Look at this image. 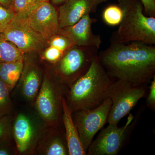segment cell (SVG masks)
I'll list each match as a JSON object with an SVG mask.
<instances>
[{"label": "cell", "mask_w": 155, "mask_h": 155, "mask_svg": "<svg viewBox=\"0 0 155 155\" xmlns=\"http://www.w3.org/2000/svg\"><path fill=\"white\" fill-rule=\"evenodd\" d=\"M47 141L43 148L42 153L47 155H69L66 137L56 131Z\"/></svg>", "instance_id": "17"}, {"label": "cell", "mask_w": 155, "mask_h": 155, "mask_svg": "<svg viewBox=\"0 0 155 155\" xmlns=\"http://www.w3.org/2000/svg\"><path fill=\"white\" fill-rule=\"evenodd\" d=\"M13 125L11 117L7 114H0V143L11 142Z\"/></svg>", "instance_id": "20"}, {"label": "cell", "mask_w": 155, "mask_h": 155, "mask_svg": "<svg viewBox=\"0 0 155 155\" xmlns=\"http://www.w3.org/2000/svg\"><path fill=\"white\" fill-rule=\"evenodd\" d=\"M147 16L155 17V0H140Z\"/></svg>", "instance_id": "27"}, {"label": "cell", "mask_w": 155, "mask_h": 155, "mask_svg": "<svg viewBox=\"0 0 155 155\" xmlns=\"http://www.w3.org/2000/svg\"><path fill=\"white\" fill-rule=\"evenodd\" d=\"M13 135L19 153L26 152L30 149L34 140V128L30 119L24 114H19L15 119Z\"/></svg>", "instance_id": "14"}, {"label": "cell", "mask_w": 155, "mask_h": 155, "mask_svg": "<svg viewBox=\"0 0 155 155\" xmlns=\"http://www.w3.org/2000/svg\"><path fill=\"white\" fill-rule=\"evenodd\" d=\"M14 0H0V4L6 8H12Z\"/></svg>", "instance_id": "29"}, {"label": "cell", "mask_w": 155, "mask_h": 155, "mask_svg": "<svg viewBox=\"0 0 155 155\" xmlns=\"http://www.w3.org/2000/svg\"><path fill=\"white\" fill-rule=\"evenodd\" d=\"M24 53L0 33V63L15 62L24 59Z\"/></svg>", "instance_id": "18"}, {"label": "cell", "mask_w": 155, "mask_h": 155, "mask_svg": "<svg viewBox=\"0 0 155 155\" xmlns=\"http://www.w3.org/2000/svg\"><path fill=\"white\" fill-rule=\"evenodd\" d=\"M2 34L24 53L39 51L48 41L31 27L26 14H15Z\"/></svg>", "instance_id": "8"}, {"label": "cell", "mask_w": 155, "mask_h": 155, "mask_svg": "<svg viewBox=\"0 0 155 155\" xmlns=\"http://www.w3.org/2000/svg\"><path fill=\"white\" fill-rule=\"evenodd\" d=\"M140 114L134 118L130 114L125 125L109 124L93 140L87 151L88 155H116L126 145L138 122Z\"/></svg>", "instance_id": "5"}, {"label": "cell", "mask_w": 155, "mask_h": 155, "mask_svg": "<svg viewBox=\"0 0 155 155\" xmlns=\"http://www.w3.org/2000/svg\"><path fill=\"white\" fill-rule=\"evenodd\" d=\"M123 17L110 42L140 41L155 44V17L147 16L140 0H118Z\"/></svg>", "instance_id": "3"}, {"label": "cell", "mask_w": 155, "mask_h": 155, "mask_svg": "<svg viewBox=\"0 0 155 155\" xmlns=\"http://www.w3.org/2000/svg\"><path fill=\"white\" fill-rule=\"evenodd\" d=\"M48 0H14L12 9L15 14H26L40 3Z\"/></svg>", "instance_id": "21"}, {"label": "cell", "mask_w": 155, "mask_h": 155, "mask_svg": "<svg viewBox=\"0 0 155 155\" xmlns=\"http://www.w3.org/2000/svg\"><path fill=\"white\" fill-rule=\"evenodd\" d=\"M15 14L12 9L6 8L0 4V33H3L14 18Z\"/></svg>", "instance_id": "24"}, {"label": "cell", "mask_w": 155, "mask_h": 155, "mask_svg": "<svg viewBox=\"0 0 155 155\" xmlns=\"http://www.w3.org/2000/svg\"><path fill=\"white\" fill-rule=\"evenodd\" d=\"M67 0H51L52 4L54 5H62Z\"/></svg>", "instance_id": "30"}, {"label": "cell", "mask_w": 155, "mask_h": 155, "mask_svg": "<svg viewBox=\"0 0 155 155\" xmlns=\"http://www.w3.org/2000/svg\"><path fill=\"white\" fill-rule=\"evenodd\" d=\"M97 58L111 78L147 84L155 77V46L140 41L110 42Z\"/></svg>", "instance_id": "1"}, {"label": "cell", "mask_w": 155, "mask_h": 155, "mask_svg": "<svg viewBox=\"0 0 155 155\" xmlns=\"http://www.w3.org/2000/svg\"><path fill=\"white\" fill-rule=\"evenodd\" d=\"M9 87L0 78V114H7L11 108Z\"/></svg>", "instance_id": "22"}, {"label": "cell", "mask_w": 155, "mask_h": 155, "mask_svg": "<svg viewBox=\"0 0 155 155\" xmlns=\"http://www.w3.org/2000/svg\"><path fill=\"white\" fill-rule=\"evenodd\" d=\"M94 47L74 45L64 53L58 62V70L61 79L70 86L85 74L98 54Z\"/></svg>", "instance_id": "7"}, {"label": "cell", "mask_w": 155, "mask_h": 155, "mask_svg": "<svg viewBox=\"0 0 155 155\" xmlns=\"http://www.w3.org/2000/svg\"><path fill=\"white\" fill-rule=\"evenodd\" d=\"M49 41L50 46L57 48L64 52L75 45L69 39L62 35H56Z\"/></svg>", "instance_id": "23"}, {"label": "cell", "mask_w": 155, "mask_h": 155, "mask_svg": "<svg viewBox=\"0 0 155 155\" xmlns=\"http://www.w3.org/2000/svg\"><path fill=\"white\" fill-rule=\"evenodd\" d=\"M97 19L91 17L90 14L83 16L75 24L61 28L59 34L69 39L75 45L91 46L99 48L101 38L92 30L93 23Z\"/></svg>", "instance_id": "12"}, {"label": "cell", "mask_w": 155, "mask_h": 155, "mask_svg": "<svg viewBox=\"0 0 155 155\" xmlns=\"http://www.w3.org/2000/svg\"><path fill=\"white\" fill-rule=\"evenodd\" d=\"M48 1H49V0H48Z\"/></svg>", "instance_id": "31"}, {"label": "cell", "mask_w": 155, "mask_h": 155, "mask_svg": "<svg viewBox=\"0 0 155 155\" xmlns=\"http://www.w3.org/2000/svg\"><path fill=\"white\" fill-rule=\"evenodd\" d=\"M23 68V60L0 63V78L6 83L10 91L17 83Z\"/></svg>", "instance_id": "16"}, {"label": "cell", "mask_w": 155, "mask_h": 155, "mask_svg": "<svg viewBox=\"0 0 155 155\" xmlns=\"http://www.w3.org/2000/svg\"><path fill=\"white\" fill-rule=\"evenodd\" d=\"M145 85L134 84L121 79L113 81L105 94V98L109 97L112 102L107 122L118 124L130 114L139 101L146 95Z\"/></svg>", "instance_id": "4"}, {"label": "cell", "mask_w": 155, "mask_h": 155, "mask_svg": "<svg viewBox=\"0 0 155 155\" xmlns=\"http://www.w3.org/2000/svg\"><path fill=\"white\" fill-rule=\"evenodd\" d=\"M123 17V12L119 5H110L105 9L102 14L104 22L110 26L119 25Z\"/></svg>", "instance_id": "19"}, {"label": "cell", "mask_w": 155, "mask_h": 155, "mask_svg": "<svg viewBox=\"0 0 155 155\" xmlns=\"http://www.w3.org/2000/svg\"><path fill=\"white\" fill-rule=\"evenodd\" d=\"M10 143V142L0 143V155L13 154L14 150L11 147Z\"/></svg>", "instance_id": "28"}, {"label": "cell", "mask_w": 155, "mask_h": 155, "mask_svg": "<svg viewBox=\"0 0 155 155\" xmlns=\"http://www.w3.org/2000/svg\"><path fill=\"white\" fill-rule=\"evenodd\" d=\"M112 102L107 97L96 107L75 111L72 119L84 148L87 151L95 135L107 122Z\"/></svg>", "instance_id": "6"}, {"label": "cell", "mask_w": 155, "mask_h": 155, "mask_svg": "<svg viewBox=\"0 0 155 155\" xmlns=\"http://www.w3.org/2000/svg\"><path fill=\"white\" fill-rule=\"evenodd\" d=\"M113 81L97 55L86 73L69 86L65 99L72 113L100 105L105 99L106 92Z\"/></svg>", "instance_id": "2"}, {"label": "cell", "mask_w": 155, "mask_h": 155, "mask_svg": "<svg viewBox=\"0 0 155 155\" xmlns=\"http://www.w3.org/2000/svg\"><path fill=\"white\" fill-rule=\"evenodd\" d=\"M147 107L153 112L155 110V77L151 81L149 91L146 101Z\"/></svg>", "instance_id": "26"}, {"label": "cell", "mask_w": 155, "mask_h": 155, "mask_svg": "<svg viewBox=\"0 0 155 155\" xmlns=\"http://www.w3.org/2000/svg\"><path fill=\"white\" fill-rule=\"evenodd\" d=\"M26 16L31 27L46 40L60 33L58 11L49 1L40 3Z\"/></svg>", "instance_id": "10"}, {"label": "cell", "mask_w": 155, "mask_h": 155, "mask_svg": "<svg viewBox=\"0 0 155 155\" xmlns=\"http://www.w3.org/2000/svg\"><path fill=\"white\" fill-rule=\"evenodd\" d=\"M107 0H67L59 7L58 22L61 28L75 24L87 14L94 13L101 4Z\"/></svg>", "instance_id": "11"}, {"label": "cell", "mask_w": 155, "mask_h": 155, "mask_svg": "<svg viewBox=\"0 0 155 155\" xmlns=\"http://www.w3.org/2000/svg\"><path fill=\"white\" fill-rule=\"evenodd\" d=\"M64 91L61 87L55 85L47 77L44 78L35 105L43 119L51 125L59 124Z\"/></svg>", "instance_id": "9"}, {"label": "cell", "mask_w": 155, "mask_h": 155, "mask_svg": "<svg viewBox=\"0 0 155 155\" xmlns=\"http://www.w3.org/2000/svg\"><path fill=\"white\" fill-rule=\"evenodd\" d=\"M65 53L57 48L50 46L45 50L43 57L46 61L55 64L60 61Z\"/></svg>", "instance_id": "25"}, {"label": "cell", "mask_w": 155, "mask_h": 155, "mask_svg": "<svg viewBox=\"0 0 155 155\" xmlns=\"http://www.w3.org/2000/svg\"><path fill=\"white\" fill-rule=\"evenodd\" d=\"M22 73V92L26 98L33 99L40 88V72L35 66L29 64Z\"/></svg>", "instance_id": "15"}, {"label": "cell", "mask_w": 155, "mask_h": 155, "mask_svg": "<svg viewBox=\"0 0 155 155\" xmlns=\"http://www.w3.org/2000/svg\"><path fill=\"white\" fill-rule=\"evenodd\" d=\"M63 121L65 127L66 140L69 155H86L87 152L84 148L80 140L79 134L72 119V112L68 107L64 97L62 98Z\"/></svg>", "instance_id": "13"}]
</instances>
